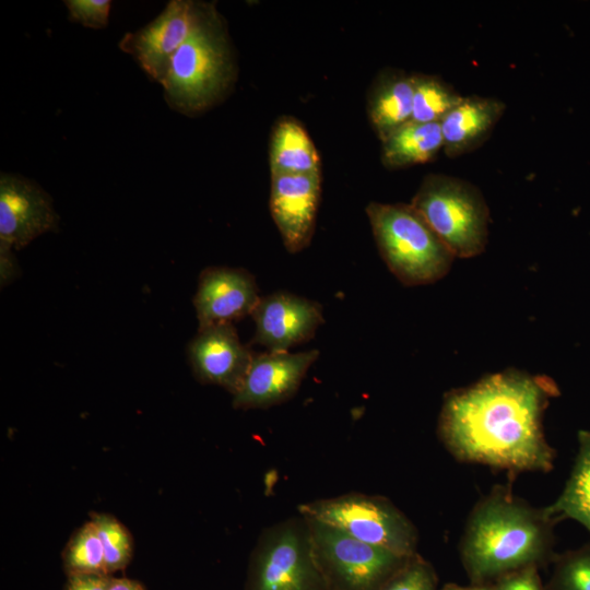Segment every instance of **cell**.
<instances>
[{
	"label": "cell",
	"mask_w": 590,
	"mask_h": 590,
	"mask_svg": "<svg viewBox=\"0 0 590 590\" xmlns=\"http://www.w3.org/2000/svg\"><path fill=\"white\" fill-rule=\"evenodd\" d=\"M235 75L227 32L215 11L173 55L158 83L169 106L191 115L220 101Z\"/></svg>",
	"instance_id": "cell-3"
},
{
	"label": "cell",
	"mask_w": 590,
	"mask_h": 590,
	"mask_svg": "<svg viewBox=\"0 0 590 590\" xmlns=\"http://www.w3.org/2000/svg\"><path fill=\"white\" fill-rule=\"evenodd\" d=\"M558 393L546 376L517 369L485 376L445 394L438 438L463 463L514 474L551 472L556 451L546 440L543 416Z\"/></svg>",
	"instance_id": "cell-1"
},
{
	"label": "cell",
	"mask_w": 590,
	"mask_h": 590,
	"mask_svg": "<svg viewBox=\"0 0 590 590\" xmlns=\"http://www.w3.org/2000/svg\"><path fill=\"white\" fill-rule=\"evenodd\" d=\"M442 146L440 122L410 120L381 141V163L389 169L424 164Z\"/></svg>",
	"instance_id": "cell-19"
},
{
	"label": "cell",
	"mask_w": 590,
	"mask_h": 590,
	"mask_svg": "<svg viewBox=\"0 0 590 590\" xmlns=\"http://www.w3.org/2000/svg\"><path fill=\"white\" fill-rule=\"evenodd\" d=\"M57 226L51 199L39 186L22 176L1 173L0 245L19 250Z\"/></svg>",
	"instance_id": "cell-11"
},
{
	"label": "cell",
	"mask_w": 590,
	"mask_h": 590,
	"mask_svg": "<svg viewBox=\"0 0 590 590\" xmlns=\"http://www.w3.org/2000/svg\"><path fill=\"white\" fill-rule=\"evenodd\" d=\"M271 176L320 172L318 151L305 128L293 117L280 118L270 140Z\"/></svg>",
	"instance_id": "cell-18"
},
{
	"label": "cell",
	"mask_w": 590,
	"mask_h": 590,
	"mask_svg": "<svg viewBox=\"0 0 590 590\" xmlns=\"http://www.w3.org/2000/svg\"><path fill=\"white\" fill-rule=\"evenodd\" d=\"M505 109V103L495 97L464 96L440 121L446 155L457 157L481 146Z\"/></svg>",
	"instance_id": "cell-16"
},
{
	"label": "cell",
	"mask_w": 590,
	"mask_h": 590,
	"mask_svg": "<svg viewBox=\"0 0 590 590\" xmlns=\"http://www.w3.org/2000/svg\"><path fill=\"white\" fill-rule=\"evenodd\" d=\"M545 507H534L497 485L472 508L460 540L463 568L474 585H489L528 566L553 562L554 526Z\"/></svg>",
	"instance_id": "cell-2"
},
{
	"label": "cell",
	"mask_w": 590,
	"mask_h": 590,
	"mask_svg": "<svg viewBox=\"0 0 590 590\" xmlns=\"http://www.w3.org/2000/svg\"><path fill=\"white\" fill-rule=\"evenodd\" d=\"M216 11L213 3L173 0L144 27L119 43L153 80L160 82L178 48Z\"/></svg>",
	"instance_id": "cell-9"
},
{
	"label": "cell",
	"mask_w": 590,
	"mask_h": 590,
	"mask_svg": "<svg viewBox=\"0 0 590 590\" xmlns=\"http://www.w3.org/2000/svg\"><path fill=\"white\" fill-rule=\"evenodd\" d=\"M305 518L316 560L329 590H378L410 557L362 542L316 519Z\"/></svg>",
	"instance_id": "cell-8"
},
{
	"label": "cell",
	"mask_w": 590,
	"mask_h": 590,
	"mask_svg": "<svg viewBox=\"0 0 590 590\" xmlns=\"http://www.w3.org/2000/svg\"><path fill=\"white\" fill-rule=\"evenodd\" d=\"M578 449L569 476L558 497L545 507L556 523L575 520L590 533V430H579Z\"/></svg>",
	"instance_id": "cell-20"
},
{
	"label": "cell",
	"mask_w": 590,
	"mask_h": 590,
	"mask_svg": "<svg viewBox=\"0 0 590 590\" xmlns=\"http://www.w3.org/2000/svg\"><path fill=\"white\" fill-rule=\"evenodd\" d=\"M438 577L433 565L418 553L410 556L378 590H437Z\"/></svg>",
	"instance_id": "cell-25"
},
{
	"label": "cell",
	"mask_w": 590,
	"mask_h": 590,
	"mask_svg": "<svg viewBox=\"0 0 590 590\" xmlns=\"http://www.w3.org/2000/svg\"><path fill=\"white\" fill-rule=\"evenodd\" d=\"M545 590H590V543L555 555Z\"/></svg>",
	"instance_id": "cell-24"
},
{
	"label": "cell",
	"mask_w": 590,
	"mask_h": 590,
	"mask_svg": "<svg viewBox=\"0 0 590 590\" xmlns=\"http://www.w3.org/2000/svg\"><path fill=\"white\" fill-rule=\"evenodd\" d=\"M106 590H146L139 580L109 577Z\"/></svg>",
	"instance_id": "cell-30"
},
{
	"label": "cell",
	"mask_w": 590,
	"mask_h": 590,
	"mask_svg": "<svg viewBox=\"0 0 590 590\" xmlns=\"http://www.w3.org/2000/svg\"><path fill=\"white\" fill-rule=\"evenodd\" d=\"M320 193L321 173L271 176L270 212L288 252L310 244Z\"/></svg>",
	"instance_id": "cell-13"
},
{
	"label": "cell",
	"mask_w": 590,
	"mask_h": 590,
	"mask_svg": "<svg viewBox=\"0 0 590 590\" xmlns=\"http://www.w3.org/2000/svg\"><path fill=\"white\" fill-rule=\"evenodd\" d=\"M412 79L413 121L440 122L464 97L436 75L415 73Z\"/></svg>",
	"instance_id": "cell-21"
},
{
	"label": "cell",
	"mask_w": 590,
	"mask_h": 590,
	"mask_svg": "<svg viewBox=\"0 0 590 590\" xmlns=\"http://www.w3.org/2000/svg\"><path fill=\"white\" fill-rule=\"evenodd\" d=\"M366 214L382 260L402 284L426 285L448 273L455 256L411 204L370 202Z\"/></svg>",
	"instance_id": "cell-4"
},
{
	"label": "cell",
	"mask_w": 590,
	"mask_h": 590,
	"mask_svg": "<svg viewBox=\"0 0 590 590\" xmlns=\"http://www.w3.org/2000/svg\"><path fill=\"white\" fill-rule=\"evenodd\" d=\"M538 566L508 573L491 583V590H545Z\"/></svg>",
	"instance_id": "cell-27"
},
{
	"label": "cell",
	"mask_w": 590,
	"mask_h": 590,
	"mask_svg": "<svg viewBox=\"0 0 590 590\" xmlns=\"http://www.w3.org/2000/svg\"><path fill=\"white\" fill-rule=\"evenodd\" d=\"M245 590H329L304 516L297 512L262 530L249 557Z\"/></svg>",
	"instance_id": "cell-7"
},
{
	"label": "cell",
	"mask_w": 590,
	"mask_h": 590,
	"mask_svg": "<svg viewBox=\"0 0 590 590\" xmlns=\"http://www.w3.org/2000/svg\"><path fill=\"white\" fill-rule=\"evenodd\" d=\"M297 512L397 555L418 553L416 527L385 496L352 492L303 503Z\"/></svg>",
	"instance_id": "cell-6"
},
{
	"label": "cell",
	"mask_w": 590,
	"mask_h": 590,
	"mask_svg": "<svg viewBox=\"0 0 590 590\" xmlns=\"http://www.w3.org/2000/svg\"><path fill=\"white\" fill-rule=\"evenodd\" d=\"M410 204L455 258H472L485 249L489 210L473 184L448 175L429 174Z\"/></svg>",
	"instance_id": "cell-5"
},
{
	"label": "cell",
	"mask_w": 590,
	"mask_h": 590,
	"mask_svg": "<svg viewBox=\"0 0 590 590\" xmlns=\"http://www.w3.org/2000/svg\"><path fill=\"white\" fill-rule=\"evenodd\" d=\"M61 558L67 576L76 574L108 575L103 545L91 520L71 534L62 551Z\"/></svg>",
	"instance_id": "cell-22"
},
{
	"label": "cell",
	"mask_w": 590,
	"mask_h": 590,
	"mask_svg": "<svg viewBox=\"0 0 590 590\" xmlns=\"http://www.w3.org/2000/svg\"><path fill=\"white\" fill-rule=\"evenodd\" d=\"M255 276L244 269H204L193 298L199 329L251 315L260 299ZM198 329V330H199Z\"/></svg>",
	"instance_id": "cell-15"
},
{
	"label": "cell",
	"mask_w": 590,
	"mask_h": 590,
	"mask_svg": "<svg viewBox=\"0 0 590 590\" xmlns=\"http://www.w3.org/2000/svg\"><path fill=\"white\" fill-rule=\"evenodd\" d=\"M412 74L393 69L378 74L368 93L367 113L380 141L412 119Z\"/></svg>",
	"instance_id": "cell-17"
},
{
	"label": "cell",
	"mask_w": 590,
	"mask_h": 590,
	"mask_svg": "<svg viewBox=\"0 0 590 590\" xmlns=\"http://www.w3.org/2000/svg\"><path fill=\"white\" fill-rule=\"evenodd\" d=\"M110 575L76 574L67 576L64 590H106Z\"/></svg>",
	"instance_id": "cell-28"
},
{
	"label": "cell",
	"mask_w": 590,
	"mask_h": 590,
	"mask_svg": "<svg viewBox=\"0 0 590 590\" xmlns=\"http://www.w3.org/2000/svg\"><path fill=\"white\" fill-rule=\"evenodd\" d=\"M251 317L256 324L252 342L268 352H288L310 340L323 322L317 302L287 292L261 296Z\"/></svg>",
	"instance_id": "cell-12"
},
{
	"label": "cell",
	"mask_w": 590,
	"mask_h": 590,
	"mask_svg": "<svg viewBox=\"0 0 590 590\" xmlns=\"http://www.w3.org/2000/svg\"><path fill=\"white\" fill-rule=\"evenodd\" d=\"M70 20L85 27L103 28L108 23L111 2L108 0H67Z\"/></svg>",
	"instance_id": "cell-26"
},
{
	"label": "cell",
	"mask_w": 590,
	"mask_h": 590,
	"mask_svg": "<svg viewBox=\"0 0 590 590\" xmlns=\"http://www.w3.org/2000/svg\"><path fill=\"white\" fill-rule=\"evenodd\" d=\"M319 351L253 354L233 406L240 410L268 409L290 400L299 389Z\"/></svg>",
	"instance_id": "cell-10"
},
{
	"label": "cell",
	"mask_w": 590,
	"mask_h": 590,
	"mask_svg": "<svg viewBox=\"0 0 590 590\" xmlns=\"http://www.w3.org/2000/svg\"><path fill=\"white\" fill-rule=\"evenodd\" d=\"M441 590H491V583L489 585H474L471 583L470 586H460L458 583H446Z\"/></svg>",
	"instance_id": "cell-31"
},
{
	"label": "cell",
	"mask_w": 590,
	"mask_h": 590,
	"mask_svg": "<svg viewBox=\"0 0 590 590\" xmlns=\"http://www.w3.org/2000/svg\"><path fill=\"white\" fill-rule=\"evenodd\" d=\"M90 520L103 545L107 574L125 569L133 553V540L129 530L109 514L93 511Z\"/></svg>",
	"instance_id": "cell-23"
},
{
	"label": "cell",
	"mask_w": 590,
	"mask_h": 590,
	"mask_svg": "<svg viewBox=\"0 0 590 590\" xmlns=\"http://www.w3.org/2000/svg\"><path fill=\"white\" fill-rule=\"evenodd\" d=\"M17 266L12 248L0 245V279L1 286L7 285L17 274Z\"/></svg>",
	"instance_id": "cell-29"
},
{
	"label": "cell",
	"mask_w": 590,
	"mask_h": 590,
	"mask_svg": "<svg viewBox=\"0 0 590 590\" xmlns=\"http://www.w3.org/2000/svg\"><path fill=\"white\" fill-rule=\"evenodd\" d=\"M188 355L200 382L217 385L232 396L240 389L253 357L240 342L233 323L199 329L188 346Z\"/></svg>",
	"instance_id": "cell-14"
}]
</instances>
